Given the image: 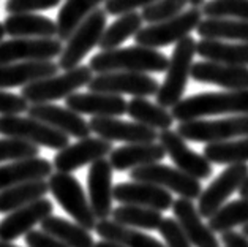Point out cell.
Listing matches in <instances>:
<instances>
[{"mask_svg": "<svg viewBox=\"0 0 248 247\" xmlns=\"http://www.w3.org/2000/svg\"><path fill=\"white\" fill-rule=\"evenodd\" d=\"M126 114L135 122L155 130H168L174 124V117L168 111V108H163L158 103H152L146 97L131 99L126 103Z\"/></svg>", "mask_w": 248, "mask_h": 247, "instance_id": "31", "label": "cell"}, {"mask_svg": "<svg viewBox=\"0 0 248 247\" xmlns=\"http://www.w3.org/2000/svg\"><path fill=\"white\" fill-rule=\"evenodd\" d=\"M27 116L38 119L41 122L51 125L62 133L75 138H87L92 130L86 119L81 114L75 113L70 108L57 106L52 103H33L29 105Z\"/></svg>", "mask_w": 248, "mask_h": 247, "instance_id": "18", "label": "cell"}, {"mask_svg": "<svg viewBox=\"0 0 248 247\" xmlns=\"http://www.w3.org/2000/svg\"><path fill=\"white\" fill-rule=\"evenodd\" d=\"M201 21H202L201 8L191 7L190 10L182 11V13L171 17V19L141 27L139 32L135 35V40L141 46L158 49V48L177 43L182 38L191 35V32L196 30Z\"/></svg>", "mask_w": 248, "mask_h": 247, "instance_id": "7", "label": "cell"}, {"mask_svg": "<svg viewBox=\"0 0 248 247\" xmlns=\"http://www.w3.org/2000/svg\"><path fill=\"white\" fill-rule=\"evenodd\" d=\"M47 185H49V192L56 198V201L76 220V224L90 231L95 230L96 217L90 208L89 198L86 197L81 182L73 174L62 171L51 173Z\"/></svg>", "mask_w": 248, "mask_h": 247, "instance_id": "5", "label": "cell"}, {"mask_svg": "<svg viewBox=\"0 0 248 247\" xmlns=\"http://www.w3.org/2000/svg\"><path fill=\"white\" fill-rule=\"evenodd\" d=\"M172 213L193 247H220L215 231H212V228L202 222L201 214L193 204V200L182 197L174 200Z\"/></svg>", "mask_w": 248, "mask_h": 247, "instance_id": "23", "label": "cell"}, {"mask_svg": "<svg viewBox=\"0 0 248 247\" xmlns=\"http://www.w3.org/2000/svg\"><path fill=\"white\" fill-rule=\"evenodd\" d=\"M196 54L204 60L226 65L248 67V45L247 43H225L221 40L201 38L196 43Z\"/></svg>", "mask_w": 248, "mask_h": 247, "instance_id": "28", "label": "cell"}, {"mask_svg": "<svg viewBox=\"0 0 248 247\" xmlns=\"http://www.w3.org/2000/svg\"><path fill=\"white\" fill-rule=\"evenodd\" d=\"M242 233H244L245 236L248 238V224H247V225H244V227H242Z\"/></svg>", "mask_w": 248, "mask_h": 247, "instance_id": "53", "label": "cell"}, {"mask_svg": "<svg viewBox=\"0 0 248 247\" xmlns=\"http://www.w3.org/2000/svg\"><path fill=\"white\" fill-rule=\"evenodd\" d=\"M0 135L19 138L38 148L60 150L70 144V136L38 119L21 114L0 116Z\"/></svg>", "mask_w": 248, "mask_h": 247, "instance_id": "6", "label": "cell"}, {"mask_svg": "<svg viewBox=\"0 0 248 247\" xmlns=\"http://www.w3.org/2000/svg\"><path fill=\"white\" fill-rule=\"evenodd\" d=\"M66 108L78 114H89L92 117H119L126 113V100L122 95L103 92H75L65 99Z\"/></svg>", "mask_w": 248, "mask_h": 247, "instance_id": "22", "label": "cell"}, {"mask_svg": "<svg viewBox=\"0 0 248 247\" xmlns=\"http://www.w3.org/2000/svg\"><path fill=\"white\" fill-rule=\"evenodd\" d=\"M5 37V27H3V22H0V41H3Z\"/></svg>", "mask_w": 248, "mask_h": 247, "instance_id": "52", "label": "cell"}, {"mask_svg": "<svg viewBox=\"0 0 248 247\" xmlns=\"http://www.w3.org/2000/svg\"><path fill=\"white\" fill-rule=\"evenodd\" d=\"M90 130L108 141L120 143H152L158 140V132L139 122H126L117 117H92Z\"/></svg>", "mask_w": 248, "mask_h": 247, "instance_id": "19", "label": "cell"}, {"mask_svg": "<svg viewBox=\"0 0 248 247\" xmlns=\"http://www.w3.org/2000/svg\"><path fill=\"white\" fill-rule=\"evenodd\" d=\"M52 165L43 157H33L27 160L11 162L8 165H0V190L13 187L16 184L35 179H46L51 176Z\"/></svg>", "mask_w": 248, "mask_h": 247, "instance_id": "27", "label": "cell"}, {"mask_svg": "<svg viewBox=\"0 0 248 247\" xmlns=\"http://www.w3.org/2000/svg\"><path fill=\"white\" fill-rule=\"evenodd\" d=\"M201 11L207 17L248 21V0H207Z\"/></svg>", "mask_w": 248, "mask_h": 247, "instance_id": "39", "label": "cell"}, {"mask_svg": "<svg viewBox=\"0 0 248 247\" xmlns=\"http://www.w3.org/2000/svg\"><path fill=\"white\" fill-rule=\"evenodd\" d=\"M29 110V101L22 95H16L0 89V116L24 114Z\"/></svg>", "mask_w": 248, "mask_h": 247, "instance_id": "44", "label": "cell"}, {"mask_svg": "<svg viewBox=\"0 0 248 247\" xmlns=\"http://www.w3.org/2000/svg\"><path fill=\"white\" fill-rule=\"evenodd\" d=\"M204 157L215 165H232L248 162V136L235 141L209 143L204 148Z\"/></svg>", "mask_w": 248, "mask_h": 247, "instance_id": "37", "label": "cell"}, {"mask_svg": "<svg viewBox=\"0 0 248 247\" xmlns=\"http://www.w3.org/2000/svg\"><path fill=\"white\" fill-rule=\"evenodd\" d=\"M221 243L225 247H248V238L242 231L228 230L221 233Z\"/></svg>", "mask_w": 248, "mask_h": 247, "instance_id": "47", "label": "cell"}, {"mask_svg": "<svg viewBox=\"0 0 248 247\" xmlns=\"http://www.w3.org/2000/svg\"><path fill=\"white\" fill-rule=\"evenodd\" d=\"M24 238L27 247H66L60 239L43 230H30Z\"/></svg>", "mask_w": 248, "mask_h": 247, "instance_id": "46", "label": "cell"}, {"mask_svg": "<svg viewBox=\"0 0 248 247\" xmlns=\"http://www.w3.org/2000/svg\"><path fill=\"white\" fill-rule=\"evenodd\" d=\"M59 65L52 60H30V62H13L0 65V89L19 87L57 75Z\"/></svg>", "mask_w": 248, "mask_h": 247, "instance_id": "25", "label": "cell"}, {"mask_svg": "<svg viewBox=\"0 0 248 247\" xmlns=\"http://www.w3.org/2000/svg\"><path fill=\"white\" fill-rule=\"evenodd\" d=\"M62 0H7L5 10L10 15L15 13H35L56 8Z\"/></svg>", "mask_w": 248, "mask_h": 247, "instance_id": "43", "label": "cell"}, {"mask_svg": "<svg viewBox=\"0 0 248 247\" xmlns=\"http://www.w3.org/2000/svg\"><path fill=\"white\" fill-rule=\"evenodd\" d=\"M95 231L98 236H101V239L116 241L125 247H166L158 239L149 236L136 228L124 227L109 219L96 220Z\"/></svg>", "mask_w": 248, "mask_h": 247, "instance_id": "30", "label": "cell"}, {"mask_svg": "<svg viewBox=\"0 0 248 247\" xmlns=\"http://www.w3.org/2000/svg\"><path fill=\"white\" fill-rule=\"evenodd\" d=\"M0 247H19L13 243H8V241H0Z\"/></svg>", "mask_w": 248, "mask_h": 247, "instance_id": "51", "label": "cell"}, {"mask_svg": "<svg viewBox=\"0 0 248 247\" xmlns=\"http://www.w3.org/2000/svg\"><path fill=\"white\" fill-rule=\"evenodd\" d=\"M177 133L184 140L195 143H220L232 138L248 136V114L215 120L193 119L177 125Z\"/></svg>", "mask_w": 248, "mask_h": 247, "instance_id": "9", "label": "cell"}, {"mask_svg": "<svg viewBox=\"0 0 248 247\" xmlns=\"http://www.w3.org/2000/svg\"><path fill=\"white\" fill-rule=\"evenodd\" d=\"M52 211L54 206L51 200L45 197L16 211H11L7 217L0 220V241L13 243L15 239L26 236L30 230H33L35 225L41 224V220L51 215Z\"/></svg>", "mask_w": 248, "mask_h": 247, "instance_id": "16", "label": "cell"}, {"mask_svg": "<svg viewBox=\"0 0 248 247\" xmlns=\"http://www.w3.org/2000/svg\"><path fill=\"white\" fill-rule=\"evenodd\" d=\"M63 46L59 38H11L0 41V65L30 60H52Z\"/></svg>", "mask_w": 248, "mask_h": 247, "instance_id": "14", "label": "cell"}, {"mask_svg": "<svg viewBox=\"0 0 248 247\" xmlns=\"http://www.w3.org/2000/svg\"><path fill=\"white\" fill-rule=\"evenodd\" d=\"M142 22H144L142 16L139 13H135V11L120 15L111 26H108L105 29V32H103L100 38L98 48L101 51L116 49L124 41L135 37L139 32V29L142 27Z\"/></svg>", "mask_w": 248, "mask_h": 247, "instance_id": "35", "label": "cell"}, {"mask_svg": "<svg viewBox=\"0 0 248 247\" xmlns=\"http://www.w3.org/2000/svg\"><path fill=\"white\" fill-rule=\"evenodd\" d=\"M169 59L163 52L147 46H128L101 51L90 59V70L93 73L109 71H136V73H163Z\"/></svg>", "mask_w": 248, "mask_h": 247, "instance_id": "1", "label": "cell"}, {"mask_svg": "<svg viewBox=\"0 0 248 247\" xmlns=\"http://www.w3.org/2000/svg\"><path fill=\"white\" fill-rule=\"evenodd\" d=\"M248 176L247 164H232L228 165L225 171L218 174V178L212 182L207 189L201 192L198 197V211L201 217L210 219L218 211L226 200L235 190H239L242 182Z\"/></svg>", "mask_w": 248, "mask_h": 247, "instance_id": "12", "label": "cell"}, {"mask_svg": "<svg viewBox=\"0 0 248 247\" xmlns=\"http://www.w3.org/2000/svg\"><path fill=\"white\" fill-rule=\"evenodd\" d=\"M90 92H103L114 95H133V97H152L160 84L147 73L136 71H109L92 76L87 84Z\"/></svg>", "mask_w": 248, "mask_h": 247, "instance_id": "11", "label": "cell"}, {"mask_svg": "<svg viewBox=\"0 0 248 247\" xmlns=\"http://www.w3.org/2000/svg\"><path fill=\"white\" fill-rule=\"evenodd\" d=\"M172 117L179 122L217 114H248V89L226 92H202L182 99L172 106Z\"/></svg>", "mask_w": 248, "mask_h": 247, "instance_id": "2", "label": "cell"}, {"mask_svg": "<svg viewBox=\"0 0 248 247\" xmlns=\"http://www.w3.org/2000/svg\"><path fill=\"white\" fill-rule=\"evenodd\" d=\"M5 33L11 38H52L57 37V22L35 13L8 15L3 21Z\"/></svg>", "mask_w": 248, "mask_h": 247, "instance_id": "26", "label": "cell"}, {"mask_svg": "<svg viewBox=\"0 0 248 247\" xmlns=\"http://www.w3.org/2000/svg\"><path fill=\"white\" fill-rule=\"evenodd\" d=\"M93 247H125L120 243H116V241H109V239H101L98 243H95Z\"/></svg>", "mask_w": 248, "mask_h": 247, "instance_id": "48", "label": "cell"}, {"mask_svg": "<svg viewBox=\"0 0 248 247\" xmlns=\"http://www.w3.org/2000/svg\"><path fill=\"white\" fill-rule=\"evenodd\" d=\"M106 0H65L57 16V38L66 41L76 27Z\"/></svg>", "mask_w": 248, "mask_h": 247, "instance_id": "32", "label": "cell"}, {"mask_svg": "<svg viewBox=\"0 0 248 247\" xmlns=\"http://www.w3.org/2000/svg\"><path fill=\"white\" fill-rule=\"evenodd\" d=\"M40 148L19 138H0V164L3 162H19L38 157Z\"/></svg>", "mask_w": 248, "mask_h": 247, "instance_id": "40", "label": "cell"}, {"mask_svg": "<svg viewBox=\"0 0 248 247\" xmlns=\"http://www.w3.org/2000/svg\"><path fill=\"white\" fill-rule=\"evenodd\" d=\"M186 5H188V0H156L142 8V21H146L147 24H156L171 19L182 13Z\"/></svg>", "mask_w": 248, "mask_h": 247, "instance_id": "41", "label": "cell"}, {"mask_svg": "<svg viewBox=\"0 0 248 247\" xmlns=\"http://www.w3.org/2000/svg\"><path fill=\"white\" fill-rule=\"evenodd\" d=\"M158 231L166 247H193L190 239L186 238L184 228L172 217H163Z\"/></svg>", "mask_w": 248, "mask_h": 247, "instance_id": "42", "label": "cell"}, {"mask_svg": "<svg viewBox=\"0 0 248 247\" xmlns=\"http://www.w3.org/2000/svg\"><path fill=\"white\" fill-rule=\"evenodd\" d=\"M112 195L114 200L122 204L152 208L160 213L171 209L174 203V198L169 190L150 182H141V181L117 184L112 190Z\"/></svg>", "mask_w": 248, "mask_h": 247, "instance_id": "20", "label": "cell"}, {"mask_svg": "<svg viewBox=\"0 0 248 247\" xmlns=\"http://www.w3.org/2000/svg\"><path fill=\"white\" fill-rule=\"evenodd\" d=\"M40 225L41 230L60 239L66 247H93L95 244L90 230L57 215H47Z\"/></svg>", "mask_w": 248, "mask_h": 247, "instance_id": "33", "label": "cell"}, {"mask_svg": "<svg viewBox=\"0 0 248 247\" xmlns=\"http://www.w3.org/2000/svg\"><path fill=\"white\" fill-rule=\"evenodd\" d=\"M111 150L112 143L100 136L81 138L75 144H68L66 148L60 149L54 157L52 166L57 171L71 173L100 159H105L106 155H109Z\"/></svg>", "mask_w": 248, "mask_h": 247, "instance_id": "15", "label": "cell"}, {"mask_svg": "<svg viewBox=\"0 0 248 247\" xmlns=\"http://www.w3.org/2000/svg\"><path fill=\"white\" fill-rule=\"evenodd\" d=\"M130 178L131 181L160 185V187L174 192L182 198H188V200H196L202 192V185L199 179L188 176L186 173L180 171L179 168L163 165L160 162L133 168L130 170Z\"/></svg>", "mask_w": 248, "mask_h": 247, "instance_id": "10", "label": "cell"}, {"mask_svg": "<svg viewBox=\"0 0 248 247\" xmlns=\"http://www.w3.org/2000/svg\"><path fill=\"white\" fill-rule=\"evenodd\" d=\"M196 54V41L191 35L175 43L172 56L169 59L165 81L155 94L156 103L163 108H172L177 101L182 100L184 92L188 82L193 57Z\"/></svg>", "mask_w": 248, "mask_h": 247, "instance_id": "3", "label": "cell"}, {"mask_svg": "<svg viewBox=\"0 0 248 247\" xmlns=\"http://www.w3.org/2000/svg\"><path fill=\"white\" fill-rule=\"evenodd\" d=\"M190 76L198 82L215 84L229 90L248 89V67L201 60L191 65Z\"/></svg>", "mask_w": 248, "mask_h": 247, "instance_id": "21", "label": "cell"}, {"mask_svg": "<svg viewBox=\"0 0 248 247\" xmlns=\"http://www.w3.org/2000/svg\"><path fill=\"white\" fill-rule=\"evenodd\" d=\"M49 192L46 179H35L16 184L13 187L0 190V214H8L26 204L37 201Z\"/></svg>", "mask_w": 248, "mask_h": 247, "instance_id": "29", "label": "cell"}, {"mask_svg": "<svg viewBox=\"0 0 248 247\" xmlns=\"http://www.w3.org/2000/svg\"><path fill=\"white\" fill-rule=\"evenodd\" d=\"M165 148L160 143H131L109 152V164L112 170L126 171L133 168L156 164L165 159Z\"/></svg>", "mask_w": 248, "mask_h": 247, "instance_id": "24", "label": "cell"}, {"mask_svg": "<svg viewBox=\"0 0 248 247\" xmlns=\"http://www.w3.org/2000/svg\"><path fill=\"white\" fill-rule=\"evenodd\" d=\"M239 194H240V197H248V176L245 178V181L239 187Z\"/></svg>", "mask_w": 248, "mask_h": 247, "instance_id": "49", "label": "cell"}, {"mask_svg": "<svg viewBox=\"0 0 248 247\" xmlns=\"http://www.w3.org/2000/svg\"><path fill=\"white\" fill-rule=\"evenodd\" d=\"M154 2H156V0H106L105 11L108 15L120 16L130 13V11H136L138 8H144Z\"/></svg>", "mask_w": 248, "mask_h": 247, "instance_id": "45", "label": "cell"}, {"mask_svg": "<svg viewBox=\"0 0 248 247\" xmlns=\"http://www.w3.org/2000/svg\"><path fill=\"white\" fill-rule=\"evenodd\" d=\"M196 32L201 38L210 40H234L248 45V21L207 17L199 22Z\"/></svg>", "mask_w": 248, "mask_h": 247, "instance_id": "34", "label": "cell"}, {"mask_svg": "<svg viewBox=\"0 0 248 247\" xmlns=\"http://www.w3.org/2000/svg\"><path fill=\"white\" fill-rule=\"evenodd\" d=\"M106 11L96 8L92 15L76 27L75 32L70 35V38L66 40V45L59 56V68H62L63 71L76 68L82 62V59L95 46H98L101 35L106 29Z\"/></svg>", "mask_w": 248, "mask_h": 247, "instance_id": "8", "label": "cell"}, {"mask_svg": "<svg viewBox=\"0 0 248 247\" xmlns=\"http://www.w3.org/2000/svg\"><path fill=\"white\" fill-rule=\"evenodd\" d=\"M112 220L130 228H142V230H158L163 220L160 211L152 208L136 206V204H122L112 209Z\"/></svg>", "mask_w": 248, "mask_h": 247, "instance_id": "36", "label": "cell"}, {"mask_svg": "<svg viewBox=\"0 0 248 247\" xmlns=\"http://www.w3.org/2000/svg\"><path fill=\"white\" fill-rule=\"evenodd\" d=\"M204 2H205V0H188L190 7H195V8H201L204 5Z\"/></svg>", "mask_w": 248, "mask_h": 247, "instance_id": "50", "label": "cell"}, {"mask_svg": "<svg viewBox=\"0 0 248 247\" xmlns=\"http://www.w3.org/2000/svg\"><path fill=\"white\" fill-rule=\"evenodd\" d=\"M89 203L96 220L109 219L112 214V166L109 160L100 159L90 164L87 173Z\"/></svg>", "mask_w": 248, "mask_h": 247, "instance_id": "17", "label": "cell"}, {"mask_svg": "<svg viewBox=\"0 0 248 247\" xmlns=\"http://www.w3.org/2000/svg\"><path fill=\"white\" fill-rule=\"evenodd\" d=\"M248 224V197H240V200L231 201L217 211L209 219V227L215 233H225L235 227Z\"/></svg>", "mask_w": 248, "mask_h": 247, "instance_id": "38", "label": "cell"}, {"mask_svg": "<svg viewBox=\"0 0 248 247\" xmlns=\"http://www.w3.org/2000/svg\"><path fill=\"white\" fill-rule=\"evenodd\" d=\"M158 143L165 148L166 155L171 157L174 165L180 171L186 173L188 176L204 181L212 176V164L204 157V154H198L196 150L188 148V144L175 130H161L158 133Z\"/></svg>", "mask_w": 248, "mask_h": 247, "instance_id": "13", "label": "cell"}, {"mask_svg": "<svg viewBox=\"0 0 248 247\" xmlns=\"http://www.w3.org/2000/svg\"><path fill=\"white\" fill-rule=\"evenodd\" d=\"M93 71L89 65H78L76 68L65 70L62 75H52L37 80L24 86L21 95L30 105L51 103V101L66 99L78 92V89L87 86L92 80Z\"/></svg>", "mask_w": 248, "mask_h": 247, "instance_id": "4", "label": "cell"}]
</instances>
